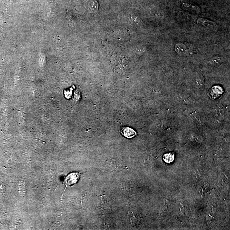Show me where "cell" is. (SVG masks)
<instances>
[{
  "label": "cell",
  "instance_id": "6da1fadb",
  "mask_svg": "<svg viewBox=\"0 0 230 230\" xmlns=\"http://www.w3.org/2000/svg\"><path fill=\"white\" fill-rule=\"evenodd\" d=\"M80 176L81 174L80 173L72 172L69 174L66 177L64 181L63 184L65 185L64 191L67 187L72 186L76 183L80 178Z\"/></svg>",
  "mask_w": 230,
  "mask_h": 230
},
{
  "label": "cell",
  "instance_id": "7a4b0ae2",
  "mask_svg": "<svg viewBox=\"0 0 230 230\" xmlns=\"http://www.w3.org/2000/svg\"><path fill=\"white\" fill-rule=\"evenodd\" d=\"M191 46H188L184 43H179L176 44L175 47V51L178 54H185L190 53L191 51Z\"/></svg>",
  "mask_w": 230,
  "mask_h": 230
},
{
  "label": "cell",
  "instance_id": "3957f363",
  "mask_svg": "<svg viewBox=\"0 0 230 230\" xmlns=\"http://www.w3.org/2000/svg\"><path fill=\"white\" fill-rule=\"evenodd\" d=\"M223 90L220 86H215L211 88L210 90L209 94L212 99H216L223 94Z\"/></svg>",
  "mask_w": 230,
  "mask_h": 230
},
{
  "label": "cell",
  "instance_id": "277c9868",
  "mask_svg": "<svg viewBox=\"0 0 230 230\" xmlns=\"http://www.w3.org/2000/svg\"><path fill=\"white\" fill-rule=\"evenodd\" d=\"M121 132L122 135L128 138H132L137 135V133L133 129L128 127L121 128Z\"/></svg>",
  "mask_w": 230,
  "mask_h": 230
},
{
  "label": "cell",
  "instance_id": "5b68a950",
  "mask_svg": "<svg viewBox=\"0 0 230 230\" xmlns=\"http://www.w3.org/2000/svg\"><path fill=\"white\" fill-rule=\"evenodd\" d=\"M88 9L91 13H96L98 10L99 6L97 0H89L88 2Z\"/></svg>",
  "mask_w": 230,
  "mask_h": 230
},
{
  "label": "cell",
  "instance_id": "8992f818",
  "mask_svg": "<svg viewBox=\"0 0 230 230\" xmlns=\"http://www.w3.org/2000/svg\"><path fill=\"white\" fill-rule=\"evenodd\" d=\"M197 24L202 25L205 27H208L212 26H214L216 25V23L214 22L210 21L204 18H199L197 20Z\"/></svg>",
  "mask_w": 230,
  "mask_h": 230
},
{
  "label": "cell",
  "instance_id": "52a82bcc",
  "mask_svg": "<svg viewBox=\"0 0 230 230\" xmlns=\"http://www.w3.org/2000/svg\"><path fill=\"white\" fill-rule=\"evenodd\" d=\"M175 159V153H169L164 155L163 160L167 163L170 164Z\"/></svg>",
  "mask_w": 230,
  "mask_h": 230
},
{
  "label": "cell",
  "instance_id": "ba28073f",
  "mask_svg": "<svg viewBox=\"0 0 230 230\" xmlns=\"http://www.w3.org/2000/svg\"><path fill=\"white\" fill-rule=\"evenodd\" d=\"M10 1H12V0H10Z\"/></svg>",
  "mask_w": 230,
  "mask_h": 230
}]
</instances>
